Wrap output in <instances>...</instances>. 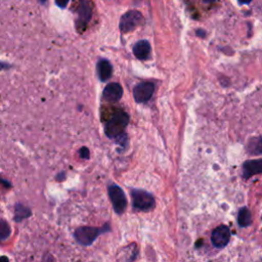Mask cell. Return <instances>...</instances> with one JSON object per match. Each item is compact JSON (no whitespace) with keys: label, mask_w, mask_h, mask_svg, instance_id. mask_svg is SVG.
Wrapping results in <instances>:
<instances>
[{"label":"cell","mask_w":262,"mask_h":262,"mask_svg":"<svg viewBox=\"0 0 262 262\" xmlns=\"http://www.w3.org/2000/svg\"><path fill=\"white\" fill-rule=\"evenodd\" d=\"M129 123V116L122 110H117L113 113L111 118L104 125V133L108 138L118 139L124 135L125 128Z\"/></svg>","instance_id":"obj_1"},{"label":"cell","mask_w":262,"mask_h":262,"mask_svg":"<svg viewBox=\"0 0 262 262\" xmlns=\"http://www.w3.org/2000/svg\"><path fill=\"white\" fill-rule=\"evenodd\" d=\"M110 225L104 224L101 227H92V226H82L78 227L75 232L74 236L76 241L83 246H90L97 237L98 235L110 231Z\"/></svg>","instance_id":"obj_2"},{"label":"cell","mask_w":262,"mask_h":262,"mask_svg":"<svg viewBox=\"0 0 262 262\" xmlns=\"http://www.w3.org/2000/svg\"><path fill=\"white\" fill-rule=\"evenodd\" d=\"M132 203L134 208L140 211H149L155 207V198L151 193L142 189L131 190Z\"/></svg>","instance_id":"obj_3"},{"label":"cell","mask_w":262,"mask_h":262,"mask_svg":"<svg viewBox=\"0 0 262 262\" xmlns=\"http://www.w3.org/2000/svg\"><path fill=\"white\" fill-rule=\"evenodd\" d=\"M142 23H143V16L138 10H129L122 15L120 19L119 28L121 32L128 33L135 30Z\"/></svg>","instance_id":"obj_4"},{"label":"cell","mask_w":262,"mask_h":262,"mask_svg":"<svg viewBox=\"0 0 262 262\" xmlns=\"http://www.w3.org/2000/svg\"><path fill=\"white\" fill-rule=\"evenodd\" d=\"M107 191L115 212L119 215L123 214L127 207V200L123 189L116 184H112L108 186Z\"/></svg>","instance_id":"obj_5"},{"label":"cell","mask_w":262,"mask_h":262,"mask_svg":"<svg viewBox=\"0 0 262 262\" xmlns=\"http://www.w3.org/2000/svg\"><path fill=\"white\" fill-rule=\"evenodd\" d=\"M155 91V85L151 82H140L133 89V96L136 102L144 103L150 99Z\"/></svg>","instance_id":"obj_6"},{"label":"cell","mask_w":262,"mask_h":262,"mask_svg":"<svg viewBox=\"0 0 262 262\" xmlns=\"http://www.w3.org/2000/svg\"><path fill=\"white\" fill-rule=\"evenodd\" d=\"M78 17L76 20V28L78 31L83 32L91 19L92 10L89 2L87 0H81L78 8Z\"/></svg>","instance_id":"obj_7"},{"label":"cell","mask_w":262,"mask_h":262,"mask_svg":"<svg viewBox=\"0 0 262 262\" xmlns=\"http://www.w3.org/2000/svg\"><path fill=\"white\" fill-rule=\"evenodd\" d=\"M230 239V231L226 225L217 226L211 235L212 244L216 248H224Z\"/></svg>","instance_id":"obj_8"},{"label":"cell","mask_w":262,"mask_h":262,"mask_svg":"<svg viewBox=\"0 0 262 262\" xmlns=\"http://www.w3.org/2000/svg\"><path fill=\"white\" fill-rule=\"evenodd\" d=\"M123 95V88L119 83L107 84L102 92V97L108 102H116L121 99Z\"/></svg>","instance_id":"obj_9"},{"label":"cell","mask_w":262,"mask_h":262,"mask_svg":"<svg viewBox=\"0 0 262 262\" xmlns=\"http://www.w3.org/2000/svg\"><path fill=\"white\" fill-rule=\"evenodd\" d=\"M256 174H262V159L249 160L243 165L244 178H250Z\"/></svg>","instance_id":"obj_10"},{"label":"cell","mask_w":262,"mask_h":262,"mask_svg":"<svg viewBox=\"0 0 262 262\" xmlns=\"http://www.w3.org/2000/svg\"><path fill=\"white\" fill-rule=\"evenodd\" d=\"M133 54L140 60H145L150 54V44L147 40H140L133 46Z\"/></svg>","instance_id":"obj_11"},{"label":"cell","mask_w":262,"mask_h":262,"mask_svg":"<svg viewBox=\"0 0 262 262\" xmlns=\"http://www.w3.org/2000/svg\"><path fill=\"white\" fill-rule=\"evenodd\" d=\"M97 75L100 81H106L111 78L112 74H113V67L111 64V62L106 59H100L97 62Z\"/></svg>","instance_id":"obj_12"},{"label":"cell","mask_w":262,"mask_h":262,"mask_svg":"<svg viewBox=\"0 0 262 262\" xmlns=\"http://www.w3.org/2000/svg\"><path fill=\"white\" fill-rule=\"evenodd\" d=\"M247 150L251 155H262V135L251 138L248 142Z\"/></svg>","instance_id":"obj_13"},{"label":"cell","mask_w":262,"mask_h":262,"mask_svg":"<svg viewBox=\"0 0 262 262\" xmlns=\"http://www.w3.org/2000/svg\"><path fill=\"white\" fill-rule=\"evenodd\" d=\"M32 215L31 210L23 204H16L14 208V220L20 222L21 220L30 217Z\"/></svg>","instance_id":"obj_14"},{"label":"cell","mask_w":262,"mask_h":262,"mask_svg":"<svg viewBox=\"0 0 262 262\" xmlns=\"http://www.w3.org/2000/svg\"><path fill=\"white\" fill-rule=\"evenodd\" d=\"M237 222L241 227H247L252 223V216L251 212L249 211L248 208L244 207L238 211V216H237Z\"/></svg>","instance_id":"obj_15"},{"label":"cell","mask_w":262,"mask_h":262,"mask_svg":"<svg viewBox=\"0 0 262 262\" xmlns=\"http://www.w3.org/2000/svg\"><path fill=\"white\" fill-rule=\"evenodd\" d=\"M11 234V227L7 221L0 219V243L6 241Z\"/></svg>","instance_id":"obj_16"},{"label":"cell","mask_w":262,"mask_h":262,"mask_svg":"<svg viewBox=\"0 0 262 262\" xmlns=\"http://www.w3.org/2000/svg\"><path fill=\"white\" fill-rule=\"evenodd\" d=\"M79 154H80V157L82 159H89V156H90V152H89V149L87 147H82L80 148L79 150Z\"/></svg>","instance_id":"obj_17"},{"label":"cell","mask_w":262,"mask_h":262,"mask_svg":"<svg viewBox=\"0 0 262 262\" xmlns=\"http://www.w3.org/2000/svg\"><path fill=\"white\" fill-rule=\"evenodd\" d=\"M69 1L70 0H55V4L60 8H64L68 5Z\"/></svg>","instance_id":"obj_18"},{"label":"cell","mask_w":262,"mask_h":262,"mask_svg":"<svg viewBox=\"0 0 262 262\" xmlns=\"http://www.w3.org/2000/svg\"><path fill=\"white\" fill-rule=\"evenodd\" d=\"M8 187H10V183H9L8 181H6V180L0 178V189H1V188L7 189Z\"/></svg>","instance_id":"obj_19"},{"label":"cell","mask_w":262,"mask_h":262,"mask_svg":"<svg viewBox=\"0 0 262 262\" xmlns=\"http://www.w3.org/2000/svg\"><path fill=\"white\" fill-rule=\"evenodd\" d=\"M10 66L6 62H3V61H0V71H3V70H7L9 69Z\"/></svg>","instance_id":"obj_20"},{"label":"cell","mask_w":262,"mask_h":262,"mask_svg":"<svg viewBox=\"0 0 262 262\" xmlns=\"http://www.w3.org/2000/svg\"><path fill=\"white\" fill-rule=\"evenodd\" d=\"M196 35H198L199 37H203V38H204V37L206 36V32H205L204 30L200 29V30H198V31H196Z\"/></svg>","instance_id":"obj_21"},{"label":"cell","mask_w":262,"mask_h":262,"mask_svg":"<svg viewBox=\"0 0 262 262\" xmlns=\"http://www.w3.org/2000/svg\"><path fill=\"white\" fill-rule=\"evenodd\" d=\"M0 262H9V260L6 256H1L0 257Z\"/></svg>","instance_id":"obj_22"},{"label":"cell","mask_w":262,"mask_h":262,"mask_svg":"<svg viewBox=\"0 0 262 262\" xmlns=\"http://www.w3.org/2000/svg\"><path fill=\"white\" fill-rule=\"evenodd\" d=\"M239 4H247V3H250L252 0H237Z\"/></svg>","instance_id":"obj_23"},{"label":"cell","mask_w":262,"mask_h":262,"mask_svg":"<svg viewBox=\"0 0 262 262\" xmlns=\"http://www.w3.org/2000/svg\"><path fill=\"white\" fill-rule=\"evenodd\" d=\"M203 1H204L205 3H209V4H210V3H214L216 0H203Z\"/></svg>","instance_id":"obj_24"},{"label":"cell","mask_w":262,"mask_h":262,"mask_svg":"<svg viewBox=\"0 0 262 262\" xmlns=\"http://www.w3.org/2000/svg\"><path fill=\"white\" fill-rule=\"evenodd\" d=\"M40 3H45L47 0H38Z\"/></svg>","instance_id":"obj_25"}]
</instances>
